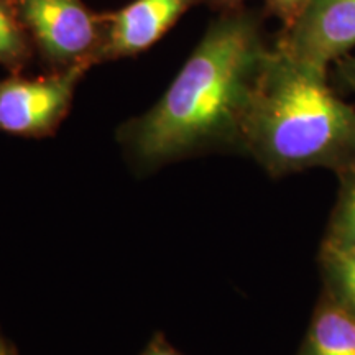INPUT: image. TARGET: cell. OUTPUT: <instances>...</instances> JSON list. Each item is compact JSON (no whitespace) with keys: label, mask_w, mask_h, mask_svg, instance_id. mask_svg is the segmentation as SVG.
<instances>
[{"label":"cell","mask_w":355,"mask_h":355,"mask_svg":"<svg viewBox=\"0 0 355 355\" xmlns=\"http://www.w3.org/2000/svg\"><path fill=\"white\" fill-rule=\"evenodd\" d=\"M0 355H10L8 354V350L6 349V345H3L2 343H0Z\"/></svg>","instance_id":"9a60e30c"},{"label":"cell","mask_w":355,"mask_h":355,"mask_svg":"<svg viewBox=\"0 0 355 355\" xmlns=\"http://www.w3.org/2000/svg\"><path fill=\"white\" fill-rule=\"evenodd\" d=\"M241 150L275 178L311 168L339 173L355 163V105L331 87L329 73L273 44L243 121Z\"/></svg>","instance_id":"7a4b0ae2"},{"label":"cell","mask_w":355,"mask_h":355,"mask_svg":"<svg viewBox=\"0 0 355 355\" xmlns=\"http://www.w3.org/2000/svg\"><path fill=\"white\" fill-rule=\"evenodd\" d=\"M324 293L355 316V247L319 252Z\"/></svg>","instance_id":"ba28073f"},{"label":"cell","mask_w":355,"mask_h":355,"mask_svg":"<svg viewBox=\"0 0 355 355\" xmlns=\"http://www.w3.org/2000/svg\"><path fill=\"white\" fill-rule=\"evenodd\" d=\"M196 3L201 0H133L121 10L105 12L107 40L102 63L148 50Z\"/></svg>","instance_id":"8992f818"},{"label":"cell","mask_w":355,"mask_h":355,"mask_svg":"<svg viewBox=\"0 0 355 355\" xmlns=\"http://www.w3.org/2000/svg\"><path fill=\"white\" fill-rule=\"evenodd\" d=\"M273 44L293 60L329 73L336 61L355 50V0H309Z\"/></svg>","instance_id":"5b68a950"},{"label":"cell","mask_w":355,"mask_h":355,"mask_svg":"<svg viewBox=\"0 0 355 355\" xmlns=\"http://www.w3.org/2000/svg\"><path fill=\"white\" fill-rule=\"evenodd\" d=\"M247 0H201V3H206L209 6L212 10L217 13H227V12H235L241 10V8L247 7Z\"/></svg>","instance_id":"4fadbf2b"},{"label":"cell","mask_w":355,"mask_h":355,"mask_svg":"<svg viewBox=\"0 0 355 355\" xmlns=\"http://www.w3.org/2000/svg\"><path fill=\"white\" fill-rule=\"evenodd\" d=\"M336 175L339 178V191L321 247L352 248L355 247V163Z\"/></svg>","instance_id":"9c48e42d"},{"label":"cell","mask_w":355,"mask_h":355,"mask_svg":"<svg viewBox=\"0 0 355 355\" xmlns=\"http://www.w3.org/2000/svg\"><path fill=\"white\" fill-rule=\"evenodd\" d=\"M332 69H334V79L339 86L347 89L349 92L355 94V55L350 53V55L340 58L339 61H336L332 64Z\"/></svg>","instance_id":"7c38bea8"},{"label":"cell","mask_w":355,"mask_h":355,"mask_svg":"<svg viewBox=\"0 0 355 355\" xmlns=\"http://www.w3.org/2000/svg\"><path fill=\"white\" fill-rule=\"evenodd\" d=\"M145 355H178L175 350H173L170 345L165 344V343H153L150 345L148 350H146Z\"/></svg>","instance_id":"5bb4252c"},{"label":"cell","mask_w":355,"mask_h":355,"mask_svg":"<svg viewBox=\"0 0 355 355\" xmlns=\"http://www.w3.org/2000/svg\"><path fill=\"white\" fill-rule=\"evenodd\" d=\"M309 0H263V13L282 24V30L295 24Z\"/></svg>","instance_id":"8fae6325"},{"label":"cell","mask_w":355,"mask_h":355,"mask_svg":"<svg viewBox=\"0 0 355 355\" xmlns=\"http://www.w3.org/2000/svg\"><path fill=\"white\" fill-rule=\"evenodd\" d=\"M33 48L50 71H87L102 63L107 17L83 0H17Z\"/></svg>","instance_id":"3957f363"},{"label":"cell","mask_w":355,"mask_h":355,"mask_svg":"<svg viewBox=\"0 0 355 355\" xmlns=\"http://www.w3.org/2000/svg\"><path fill=\"white\" fill-rule=\"evenodd\" d=\"M86 71H50L42 78L0 81V130L21 137H46L60 127Z\"/></svg>","instance_id":"277c9868"},{"label":"cell","mask_w":355,"mask_h":355,"mask_svg":"<svg viewBox=\"0 0 355 355\" xmlns=\"http://www.w3.org/2000/svg\"><path fill=\"white\" fill-rule=\"evenodd\" d=\"M33 51L17 0H0V64L17 71L28 63Z\"/></svg>","instance_id":"30bf717a"},{"label":"cell","mask_w":355,"mask_h":355,"mask_svg":"<svg viewBox=\"0 0 355 355\" xmlns=\"http://www.w3.org/2000/svg\"><path fill=\"white\" fill-rule=\"evenodd\" d=\"M263 10L219 13L157 104L119 130L132 162L153 170L211 150H241L242 125L273 43Z\"/></svg>","instance_id":"6da1fadb"},{"label":"cell","mask_w":355,"mask_h":355,"mask_svg":"<svg viewBox=\"0 0 355 355\" xmlns=\"http://www.w3.org/2000/svg\"><path fill=\"white\" fill-rule=\"evenodd\" d=\"M298 355H355V316L322 293Z\"/></svg>","instance_id":"52a82bcc"}]
</instances>
